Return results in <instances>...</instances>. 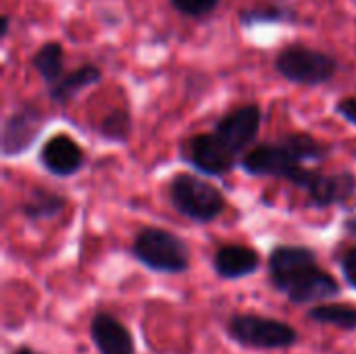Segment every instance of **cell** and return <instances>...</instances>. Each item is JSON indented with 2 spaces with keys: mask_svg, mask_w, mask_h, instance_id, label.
Returning <instances> with one entry per match:
<instances>
[{
  "mask_svg": "<svg viewBox=\"0 0 356 354\" xmlns=\"http://www.w3.org/2000/svg\"><path fill=\"white\" fill-rule=\"evenodd\" d=\"M267 269L271 286L292 305L325 303L340 294L338 280L319 265L317 252L309 246H275L269 255Z\"/></svg>",
  "mask_w": 356,
  "mask_h": 354,
  "instance_id": "cell-1",
  "label": "cell"
},
{
  "mask_svg": "<svg viewBox=\"0 0 356 354\" xmlns=\"http://www.w3.org/2000/svg\"><path fill=\"white\" fill-rule=\"evenodd\" d=\"M330 156V148L311 134H288L277 142H263L244 152L240 165L257 177H275L296 184L307 169L305 163H319Z\"/></svg>",
  "mask_w": 356,
  "mask_h": 354,
  "instance_id": "cell-2",
  "label": "cell"
},
{
  "mask_svg": "<svg viewBox=\"0 0 356 354\" xmlns=\"http://www.w3.org/2000/svg\"><path fill=\"white\" fill-rule=\"evenodd\" d=\"M134 259L154 273L177 275L190 269V248L173 232L161 227H144L131 244Z\"/></svg>",
  "mask_w": 356,
  "mask_h": 354,
  "instance_id": "cell-3",
  "label": "cell"
},
{
  "mask_svg": "<svg viewBox=\"0 0 356 354\" xmlns=\"http://www.w3.org/2000/svg\"><path fill=\"white\" fill-rule=\"evenodd\" d=\"M173 209L194 223H211L225 211V196L217 186L192 173H177L167 188Z\"/></svg>",
  "mask_w": 356,
  "mask_h": 354,
  "instance_id": "cell-4",
  "label": "cell"
},
{
  "mask_svg": "<svg viewBox=\"0 0 356 354\" xmlns=\"http://www.w3.org/2000/svg\"><path fill=\"white\" fill-rule=\"evenodd\" d=\"M275 71L298 86H323L338 73V61L323 50L305 46V44H288L275 56Z\"/></svg>",
  "mask_w": 356,
  "mask_h": 354,
  "instance_id": "cell-5",
  "label": "cell"
},
{
  "mask_svg": "<svg viewBox=\"0 0 356 354\" xmlns=\"http://www.w3.org/2000/svg\"><path fill=\"white\" fill-rule=\"evenodd\" d=\"M227 334L240 346L261 348V351L292 348L300 338L290 323L273 317L254 315V313H240L229 317Z\"/></svg>",
  "mask_w": 356,
  "mask_h": 354,
  "instance_id": "cell-6",
  "label": "cell"
},
{
  "mask_svg": "<svg viewBox=\"0 0 356 354\" xmlns=\"http://www.w3.org/2000/svg\"><path fill=\"white\" fill-rule=\"evenodd\" d=\"M294 186L305 190L309 204L317 209L346 204L356 194V177L350 171L323 173L321 169H305Z\"/></svg>",
  "mask_w": 356,
  "mask_h": 354,
  "instance_id": "cell-7",
  "label": "cell"
},
{
  "mask_svg": "<svg viewBox=\"0 0 356 354\" xmlns=\"http://www.w3.org/2000/svg\"><path fill=\"white\" fill-rule=\"evenodd\" d=\"M42 129H44V115L35 104L25 102L17 106L4 119L2 125V142H0L2 156L13 159L27 152L38 140V136L42 134Z\"/></svg>",
  "mask_w": 356,
  "mask_h": 354,
  "instance_id": "cell-8",
  "label": "cell"
},
{
  "mask_svg": "<svg viewBox=\"0 0 356 354\" xmlns=\"http://www.w3.org/2000/svg\"><path fill=\"white\" fill-rule=\"evenodd\" d=\"M181 156L200 173L223 177L236 165V154L225 146V142L213 134H196L184 144Z\"/></svg>",
  "mask_w": 356,
  "mask_h": 354,
  "instance_id": "cell-9",
  "label": "cell"
},
{
  "mask_svg": "<svg viewBox=\"0 0 356 354\" xmlns=\"http://www.w3.org/2000/svg\"><path fill=\"white\" fill-rule=\"evenodd\" d=\"M263 121V111L259 104H244L229 111L217 125L215 134L225 142V146L238 156L244 154L257 140Z\"/></svg>",
  "mask_w": 356,
  "mask_h": 354,
  "instance_id": "cell-10",
  "label": "cell"
},
{
  "mask_svg": "<svg viewBox=\"0 0 356 354\" xmlns=\"http://www.w3.org/2000/svg\"><path fill=\"white\" fill-rule=\"evenodd\" d=\"M83 161L86 156H83L81 146L67 134L52 136L40 150L42 167L56 177L75 175L83 167Z\"/></svg>",
  "mask_w": 356,
  "mask_h": 354,
  "instance_id": "cell-11",
  "label": "cell"
},
{
  "mask_svg": "<svg viewBox=\"0 0 356 354\" xmlns=\"http://www.w3.org/2000/svg\"><path fill=\"white\" fill-rule=\"evenodd\" d=\"M90 336L100 354H136L131 332L106 311H98L92 317Z\"/></svg>",
  "mask_w": 356,
  "mask_h": 354,
  "instance_id": "cell-12",
  "label": "cell"
},
{
  "mask_svg": "<svg viewBox=\"0 0 356 354\" xmlns=\"http://www.w3.org/2000/svg\"><path fill=\"white\" fill-rule=\"evenodd\" d=\"M261 257L254 248L242 244H225L213 257V269L221 280H242L257 273Z\"/></svg>",
  "mask_w": 356,
  "mask_h": 354,
  "instance_id": "cell-13",
  "label": "cell"
},
{
  "mask_svg": "<svg viewBox=\"0 0 356 354\" xmlns=\"http://www.w3.org/2000/svg\"><path fill=\"white\" fill-rule=\"evenodd\" d=\"M100 79H102V71L96 65H81L73 69L71 73L63 75L52 86H48V96L54 104L63 106V104H69L77 94H81L90 86L98 83Z\"/></svg>",
  "mask_w": 356,
  "mask_h": 354,
  "instance_id": "cell-14",
  "label": "cell"
},
{
  "mask_svg": "<svg viewBox=\"0 0 356 354\" xmlns=\"http://www.w3.org/2000/svg\"><path fill=\"white\" fill-rule=\"evenodd\" d=\"M67 207V198L46 190L42 186H33L27 194V198L21 204V215L29 221H46L58 217Z\"/></svg>",
  "mask_w": 356,
  "mask_h": 354,
  "instance_id": "cell-15",
  "label": "cell"
},
{
  "mask_svg": "<svg viewBox=\"0 0 356 354\" xmlns=\"http://www.w3.org/2000/svg\"><path fill=\"white\" fill-rule=\"evenodd\" d=\"M33 69L38 71V75L46 81V86H52L54 81H58L65 73V52L63 46L58 42H46L38 48V52L31 58Z\"/></svg>",
  "mask_w": 356,
  "mask_h": 354,
  "instance_id": "cell-16",
  "label": "cell"
},
{
  "mask_svg": "<svg viewBox=\"0 0 356 354\" xmlns=\"http://www.w3.org/2000/svg\"><path fill=\"white\" fill-rule=\"evenodd\" d=\"M309 319L321 325H334L344 332H356V307L342 303H323L309 311Z\"/></svg>",
  "mask_w": 356,
  "mask_h": 354,
  "instance_id": "cell-17",
  "label": "cell"
},
{
  "mask_svg": "<svg viewBox=\"0 0 356 354\" xmlns=\"http://www.w3.org/2000/svg\"><path fill=\"white\" fill-rule=\"evenodd\" d=\"M131 129H134L131 115L125 108H115V111L106 113L100 119V125H98V134H100L102 140L119 142V144H125L129 140Z\"/></svg>",
  "mask_w": 356,
  "mask_h": 354,
  "instance_id": "cell-18",
  "label": "cell"
},
{
  "mask_svg": "<svg viewBox=\"0 0 356 354\" xmlns=\"http://www.w3.org/2000/svg\"><path fill=\"white\" fill-rule=\"evenodd\" d=\"M288 17H294L286 8H280L275 4H261L254 8H244L240 10V23L244 27L248 25H259V23H280V21H292Z\"/></svg>",
  "mask_w": 356,
  "mask_h": 354,
  "instance_id": "cell-19",
  "label": "cell"
},
{
  "mask_svg": "<svg viewBox=\"0 0 356 354\" xmlns=\"http://www.w3.org/2000/svg\"><path fill=\"white\" fill-rule=\"evenodd\" d=\"M169 2L179 15L192 17V19L209 17L221 4V0H169Z\"/></svg>",
  "mask_w": 356,
  "mask_h": 354,
  "instance_id": "cell-20",
  "label": "cell"
},
{
  "mask_svg": "<svg viewBox=\"0 0 356 354\" xmlns=\"http://www.w3.org/2000/svg\"><path fill=\"white\" fill-rule=\"evenodd\" d=\"M340 269H342V275H344L346 284L353 290H356V246L355 248H348L340 257Z\"/></svg>",
  "mask_w": 356,
  "mask_h": 354,
  "instance_id": "cell-21",
  "label": "cell"
},
{
  "mask_svg": "<svg viewBox=\"0 0 356 354\" xmlns=\"http://www.w3.org/2000/svg\"><path fill=\"white\" fill-rule=\"evenodd\" d=\"M336 113H338L340 117H344L348 123L356 125V96L342 98V100L336 104Z\"/></svg>",
  "mask_w": 356,
  "mask_h": 354,
  "instance_id": "cell-22",
  "label": "cell"
},
{
  "mask_svg": "<svg viewBox=\"0 0 356 354\" xmlns=\"http://www.w3.org/2000/svg\"><path fill=\"white\" fill-rule=\"evenodd\" d=\"M0 23H2V27H0V38L6 40L8 29H10V17H8V15H2V17H0Z\"/></svg>",
  "mask_w": 356,
  "mask_h": 354,
  "instance_id": "cell-23",
  "label": "cell"
},
{
  "mask_svg": "<svg viewBox=\"0 0 356 354\" xmlns=\"http://www.w3.org/2000/svg\"><path fill=\"white\" fill-rule=\"evenodd\" d=\"M344 230H346V234H350L353 238H356V213L344 221Z\"/></svg>",
  "mask_w": 356,
  "mask_h": 354,
  "instance_id": "cell-24",
  "label": "cell"
},
{
  "mask_svg": "<svg viewBox=\"0 0 356 354\" xmlns=\"http://www.w3.org/2000/svg\"><path fill=\"white\" fill-rule=\"evenodd\" d=\"M13 354H40L38 351H33V348H27V346H21V348H17Z\"/></svg>",
  "mask_w": 356,
  "mask_h": 354,
  "instance_id": "cell-25",
  "label": "cell"
}]
</instances>
